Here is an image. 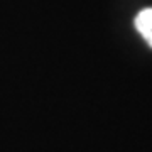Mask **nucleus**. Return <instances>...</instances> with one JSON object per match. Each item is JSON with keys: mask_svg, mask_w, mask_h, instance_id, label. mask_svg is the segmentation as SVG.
Wrapping results in <instances>:
<instances>
[{"mask_svg": "<svg viewBox=\"0 0 152 152\" xmlns=\"http://www.w3.org/2000/svg\"><path fill=\"white\" fill-rule=\"evenodd\" d=\"M135 27L140 36L145 39V42L152 48V7L144 9L135 17Z\"/></svg>", "mask_w": 152, "mask_h": 152, "instance_id": "1", "label": "nucleus"}]
</instances>
